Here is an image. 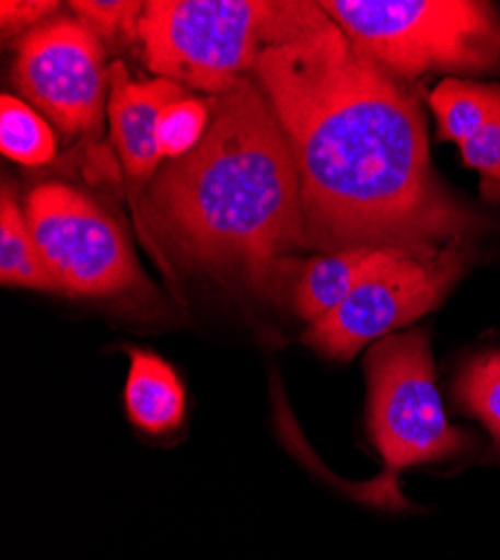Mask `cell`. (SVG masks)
I'll return each mask as SVG.
<instances>
[{
  "label": "cell",
  "mask_w": 500,
  "mask_h": 560,
  "mask_svg": "<svg viewBox=\"0 0 500 560\" xmlns=\"http://www.w3.org/2000/svg\"><path fill=\"white\" fill-rule=\"evenodd\" d=\"M254 79L296 162L305 245L399 249L433 260L487 220L438 177L418 100L319 3H286Z\"/></svg>",
  "instance_id": "1"
},
{
  "label": "cell",
  "mask_w": 500,
  "mask_h": 560,
  "mask_svg": "<svg viewBox=\"0 0 500 560\" xmlns=\"http://www.w3.org/2000/svg\"><path fill=\"white\" fill-rule=\"evenodd\" d=\"M200 144L166 160L132 198L138 229L185 269L258 265L307 249L296 162L256 79L209 97Z\"/></svg>",
  "instance_id": "2"
},
{
  "label": "cell",
  "mask_w": 500,
  "mask_h": 560,
  "mask_svg": "<svg viewBox=\"0 0 500 560\" xmlns=\"http://www.w3.org/2000/svg\"><path fill=\"white\" fill-rule=\"evenodd\" d=\"M357 48L395 79L500 66V16L478 0H322Z\"/></svg>",
  "instance_id": "3"
},
{
  "label": "cell",
  "mask_w": 500,
  "mask_h": 560,
  "mask_svg": "<svg viewBox=\"0 0 500 560\" xmlns=\"http://www.w3.org/2000/svg\"><path fill=\"white\" fill-rule=\"evenodd\" d=\"M281 3L271 0H151L140 21L149 70L209 97L256 72Z\"/></svg>",
  "instance_id": "4"
},
{
  "label": "cell",
  "mask_w": 500,
  "mask_h": 560,
  "mask_svg": "<svg viewBox=\"0 0 500 560\" xmlns=\"http://www.w3.org/2000/svg\"><path fill=\"white\" fill-rule=\"evenodd\" d=\"M369 424L386 462L380 491L395 495V476L404 466L458 457L472 438L451 427L435 386L429 339L408 330L380 339L367 354Z\"/></svg>",
  "instance_id": "5"
},
{
  "label": "cell",
  "mask_w": 500,
  "mask_h": 560,
  "mask_svg": "<svg viewBox=\"0 0 500 560\" xmlns=\"http://www.w3.org/2000/svg\"><path fill=\"white\" fill-rule=\"evenodd\" d=\"M472 254V241L465 238L446 245L433 260L386 249L330 314L310 325L303 343L324 357L350 361L371 341L438 307L467 269Z\"/></svg>",
  "instance_id": "6"
},
{
  "label": "cell",
  "mask_w": 500,
  "mask_h": 560,
  "mask_svg": "<svg viewBox=\"0 0 500 560\" xmlns=\"http://www.w3.org/2000/svg\"><path fill=\"white\" fill-rule=\"evenodd\" d=\"M25 218L61 294L106 299L144 285V271L117 220L72 186L38 184L27 196Z\"/></svg>",
  "instance_id": "7"
},
{
  "label": "cell",
  "mask_w": 500,
  "mask_h": 560,
  "mask_svg": "<svg viewBox=\"0 0 500 560\" xmlns=\"http://www.w3.org/2000/svg\"><path fill=\"white\" fill-rule=\"evenodd\" d=\"M104 61L102 38L93 30L79 19H57L21 40L12 77L21 95L66 137L95 139L111 85Z\"/></svg>",
  "instance_id": "8"
},
{
  "label": "cell",
  "mask_w": 500,
  "mask_h": 560,
  "mask_svg": "<svg viewBox=\"0 0 500 560\" xmlns=\"http://www.w3.org/2000/svg\"><path fill=\"white\" fill-rule=\"evenodd\" d=\"M108 74L111 137L130 184L132 198H138L164 162L158 149V119L162 110L191 95L187 88L168 79L155 77L151 81H132L119 61L108 68Z\"/></svg>",
  "instance_id": "9"
},
{
  "label": "cell",
  "mask_w": 500,
  "mask_h": 560,
  "mask_svg": "<svg viewBox=\"0 0 500 560\" xmlns=\"http://www.w3.org/2000/svg\"><path fill=\"white\" fill-rule=\"evenodd\" d=\"M384 252L386 249L377 247H357L337 254H319L312 260L283 256L258 265L249 276L258 283H271L286 276L296 314L312 325L330 314L352 292L363 271Z\"/></svg>",
  "instance_id": "10"
},
{
  "label": "cell",
  "mask_w": 500,
  "mask_h": 560,
  "mask_svg": "<svg viewBox=\"0 0 500 560\" xmlns=\"http://www.w3.org/2000/svg\"><path fill=\"white\" fill-rule=\"evenodd\" d=\"M130 370L124 401L130 422L149 435H162L177 429L185 419L187 395L175 370L155 352L128 350Z\"/></svg>",
  "instance_id": "11"
},
{
  "label": "cell",
  "mask_w": 500,
  "mask_h": 560,
  "mask_svg": "<svg viewBox=\"0 0 500 560\" xmlns=\"http://www.w3.org/2000/svg\"><path fill=\"white\" fill-rule=\"evenodd\" d=\"M0 280L8 288H27L61 294V288L45 265L32 226L5 184L0 191Z\"/></svg>",
  "instance_id": "12"
},
{
  "label": "cell",
  "mask_w": 500,
  "mask_h": 560,
  "mask_svg": "<svg viewBox=\"0 0 500 560\" xmlns=\"http://www.w3.org/2000/svg\"><path fill=\"white\" fill-rule=\"evenodd\" d=\"M429 106L440 137L463 147L500 110V85L444 79L431 92Z\"/></svg>",
  "instance_id": "13"
},
{
  "label": "cell",
  "mask_w": 500,
  "mask_h": 560,
  "mask_svg": "<svg viewBox=\"0 0 500 560\" xmlns=\"http://www.w3.org/2000/svg\"><path fill=\"white\" fill-rule=\"evenodd\" d=\"M0 149L10 160L23 166H45L57 155V139L27 104L12 95L0 100Z\"/></svg>",
  "instance_id": "14"
},
{
  "label": "cell",
  "mask_w": 500,
  "mask_h": 560,
  "mask_svg": "<svg viewBox=\"0 0 500 560\" xmlns=\"http://www.w3.org/2000/svg\"><path fill=\"white\" fill-rule=\"evenodd\" d=\"M453 397L461 410L480 419L500 453V352L469 359L453 386Z\"/></svg>",
  "instance_id": "15"
},
{
  "label": "cell",
  "mask_w": 500,
  "mask_h": 560,
  "mask_svg": "<svg viewBox=\"0 0 500 560\" xmlns=\"http://www.w3.org/2000/svg\"><path fill=\"white\" fill-rule=\"evenodd\" d=\"M209 100L185 97L166 106L158 119V149L164 160H177L194 151L209 126Z\"/></svg>",
  "instance_id": "16"
},
{
  "label": "cell",
  "mask_w": 500,
  "mask_h": 560,
  "mask_svg": "<svg viewBox=\"0 0 500 560\" xmlns=\"http://www.w3.org/2000/svg\"><path fill=\"white\" fill-rule=\"evenodd\" d=\"M100 38H140V21L144 16L147 3L135 0H72L68 5Z\"/></svg>",
  "instance_id": "17"
},
{
  "label": "cell",
  "mask_w": 500,
  "mask_h": 560,
  "mask_svg": "<svg viewBox=\"0 0 500 560\" xmlns=\"http://www.w3.org/2000/svg\"><path fill=\"white\" fill-rule=\"evenodd\" d=\"M469 168L482 175V194L500 200V110L461 147Z\"/></svg>",
  "instance_id": "18"
},
{
  "label": "cell",
  "mask_w": 500,
  "mask_h": 560,
  "mask_svg": "<svg viewBox=\"0 0 500 560\" xmlns=\"http://www.w3.org/2000/svg\"><path fill=\"white\" fill-rule=\"evenodd\" d=\"M59 8V3H50V0H3L0 3V25L3 32H19L23 27L36 25L48 14H53Z\"/></svg>",
  "instance_id": "19"
}]
</instances>
